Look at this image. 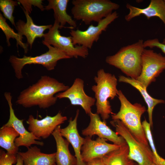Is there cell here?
Wrapping results in <instances>:
<instances>
[{
  "mask_svg": "<svg viewBox=\"0 0 165 165\" xmlns=\"http://www.w3.org/2000/svg\"><path fill=\"white\" fill-rule=\"evenodd\" d=\"M118 17V13L115 11L97 23V25L92 24L85 30L71 29L70 34L73 44L91 49L94 42L97 41L102 32L105 31L108 25Z\"/></svg>",
  "mask_w": 165,
  "mask_h": 165,
  "instance_id": "obj_10",
  "label": "cell"
},
{
  "mask_svg": "<svg viewBox=\"0 0 165 165\" xmlns=\"http://www.w3.org/2000/svg\"><path fill=\"white\" fill-rule=\"evenodd\" d=\"M17 155H11L0 149V165H13L17 162Z\"/></svg>",
  "mask_w": 165,
  "mask_h": 165,
  "instance_id": "obj_29",
  "label": "cell"
},
{
  "mask_svg": "<svg viewBox=\"0 0 165 165\" xmlns=\"http://www.w3.org/2000/svg\"><path fill=\"white\" fill-rule=\"evenodd\" d=\"M86 165H105L102 158H96L86 163Z\"/></svg>",
  "mask_w": 165,
  "mask_h": 165,
  "instance_id": "obj_31",
  "label": "cell"
},
{
  "mask_svg": "<svg viewBox=\"0 0 165 165\" xmlns=\"http://www.w3.org/2000/svg\"><path fill=\"white\" fill-rule=\"evenodd\" d=\"M118 81L120 82L128 83L137 89L141 93L148 106L149 123L151 127H153L152 112L155 106L158 104L164 103L163 99L154 98L148 94L146 88L137 79L120 75L119 76Z\"/></svg>",
  "mask_w": 165,
  "mask_h": 165,
  "instance_id": "obj_21",
  "label": "cell"
},
{
  "mask_svg": "<svg viewBox=\"0 0 165 165\" xmlns=\"http://www.w3.org/2000/svg\"><path fill=\"white\" fill-rule=\"evenodd\" d=\"M144 41L123 46L114 55L107 56L105 61L120 69L128 77L137 79L142 70L141 56L145 49Z\"/></svg>",
  "mask_w": 165,
  "mask_h": 165,
  "instance_id": "obj_2",
  "label": "cell"
},
{
  "mask_svg": "<svg viewBox=\"0 0 165 165\" xmlns=\"http://www.w3.org/2000/svg\"><path fill=\"white\" fill-rule=\"evenodd\" d=\"M162 43L164 44H165V38L163 39Z\"/></svg>",
  "mask_w": 165,
  "mask_h": 165,
  "instance_id": "obj_33",
  "label": "cell"
},
{
  "mask_svg": "<svg viewBox=\"0 0 165 165\" xmlns=\"http://www.w3.org/2000/svg\"><path fill=\"white\" fill-rule=\"evenodd\" d=\"M117 95L121 106L117 113L111 115L112 119L120 120L136 139L149 146L141 120L142 115L146 111L145 107L140 103H131L120 90H118Z\"/></svg>",
  "mask_w": 165,
  "mask_h": 165,
  "instance_id": "obj_3",
  "label": "cell"
},
{
  "mask_svg": "<svg viewBox=\"0 0 165 165\" xmlns=\"http://www.w3.org/2000/svg\"><path fill=\"white\" fill-rule=\"evenodd\" d=\"M60 128L61 125H59L52 134L56 144L55 159L57 165H77L76 158L69 150L70 143L63 138L60 131Z\"/></svg>",
  "mask_w": 165,
  "mask_h": 165,
  "instance_id": "obj_19",
  "label": "cell"
},
{
  "mask_svg": "<svg viewBox=\"0 0 165 165\" xmlns=\"http://www.w3.org/2000/svg\"><path fill=\"white\" fill-rule=\"evenodd\" d=\"M60 28L59 23L55 20L53 25L48 32L45 34L42 43L44 45H52L64 52L70 58L86 57L89 54L88 49L82 46L74 45L71 36L66 37L61 35L59 30Z\"/></svg>",
  "mask_w": 165,
  "mask_h": 165,
  "instance_id": "obj_8",
  "label": "cell"
},
{
  "mask_svg": "<svg viewBox=\"0 0 165 165\" xmlns=\"http://www.w3.org/2000/svg\"><path fill=\"white\" fill-rule=\"evenodd\" d=\"M23 10L26 18V22L19 20L16 23L15 27L17 31L18 34L21 38H23V35L26 37L27 43L31 49L35 39L37 38L43 37L45 35L44 31L47 29H49L52 25H38L35 24L29 14L26 13L24 9Z\"/></svg>",
  "mask_w": 165,
  "mask_h": 165,
  "instance_id": "obj_18",
  "label": "cell"
},
{
  "mask_svg": "<svg viewBox=\"0 0 165 165\" xmlns=\"http://www.w3.org/2000/svg\"><path fill=\"white\" fill-rule=\"evenodd\" d=\"M142 124L153 154V163L156 165H165V159L159 155L155 147L150 123L145 119L142 122Z\"/></svg>",
  "mask_w": 165,
  "mask_h": 165,
  "instance_id": "obj_26",
  "label": "cell"
},
{
  "mask_svg": "<svg viewBox=\"0 0 165 165\" xmlns=\"http://www.w3.org/2000/svg\"><path fill=\"white\" fill-rule=\"evenodd\" d=\"M126 7L129 13L125 16L127 21L141 15L145 16L148 19L153 17L159 18L165 27V2L163 0H151L148 6L144 8H140L127 3Z\"/></svg>",
  "mask_w": 165,
  "mask_h": 165,
  "instance_id": "obj_16",
  "label": "cell"
},
{
  "mask_svg": "<svg viewBox=\"0 0 165 165\" xmlns=\"http://www.w3.org/2000/svg\"><path fill=\"white\" fill-rule=\"evenodd\" d=\"M79 113V110L78 109L74 118L72 119L71 118L68 126L63 128H61L60 131L62 136L65 138L72 145L77 160V165H86V163L82 160L81 152L85 138L79 135L77 128V120Z\"/></svg>",
  "mask_w": 165,
  "mask_h": 165,
  "instance_id": "obj_17",
  "label": "cell"
},
{
  "mask_svg": "<svg viewBox=\"0 0 165 165\" xmlns=\"http://www.w3.org/2000/svg\"><path fill=\"white\" fill-rule=\"evenodd\" d=\"M4 96L6 100L9 107V116L6 126L13 127L17 132L19 136L17 138L15 141L16 145L18 147L24 146L28 148L33 144L42 146L44 143L36 140L41 139L35 136L32 133L27 131L24 124V119H20L16 116L12 106V96L10 93L5 92Z\"/></svg>",
  "mask_w": 165,
  "mask_h": 165,
  "instance_id": "obj_11",
  "label": "cell"
},
{
  "mask_svg": "<svg viewBox=\"0 0 165 165\" xmlns=\"http://www.w3.org/2000/svg\"><path fill=\"white\" fill-rule=\"evenodd\" d=\"M129 148L127 143L107 154L102 159L105 165H134L129 157Z\"/></svg>",
  "mask_w": 165,
  "mask_h": 165,
  "instance_id": "obj_23",
  "label": "cell"
},
{
  "mask_svg": "<svg viewBox=\"0 0 165 165\" xmlns=\"http://www.w3.org/2000/svg\"><path fill=\"white\" fill-rule=\"evenodd\" d=\"M89 116L90 123L86 128L82 130L83 135L91 138L93 136L96 135L98 137L106 139L120 146L127 143L123 137L119 136L107 125L106 121L101 120L98 114L91 112Z\"/></svg>",
  "mask_w": 165,
  "mask_h": 165,
  "instance_id": "obj_14",
  "label": "cell"
},
{
  "mask_svg": "<svg viewBox=\"0 0 165 165\" xmlns=\"http://www.w3.org/2000/svg\"><path fill=\"white\" fill-rule=\"evenodd\" d=\"M17 1L22 4L24 9L28 14L31 13L32 5L37 6L42 11L45 10V7L42 5V0H18Z\"/></svg>",
  "mask_w": 165,
  "mask_h": 165,
  "instance_id": "obj_28",
  "label": "cell"
},
{
  "mask_svg": "<svg viewBox=\"0 0 165 165\" xmlns=\"http://www.w3.org/2000/svg\"><path fill=\"white\" fill-rule=\"evenodd\" d=\"M19 134L13 127L3 125L0 129V146L8 154L16 155L19 148L15 145L16 139Z\"/></svg>",
  "mask_w": 165,
  "mask_h": 165,
  "instance_id": "obj_24",
  "label": "cell"
},
{
  "mask_svg": "<svg viewBox=\"0 0 165 165\" xmlns=\"http://www.w3.org/2000/svg\"><path fill=\"white\" fill-rule=\"evenodd\" d=\"M69 88L56 79L44 75L35 84L21 92L16 103L25 108L38 106L46 109L54 105L57 98L54 95Z\"/></svg>",
  "mask_w": 165,
  "mask_h": 165,
  "instance_id": "obj_1",
  "label": "cell"
},
{
  "mask_svg": "<svg viewBox=\"0 0 165 165\" xmlns=\"http://www.w3.org/2000/svg\"><path fill=\"white\" fill-rule=\"evenodd\" d=\"M164 2H165V0H164Z\"/></svg>",
  "mask_w": 165,
  "mask_h": 165,
  "instance_id": "obj_36",
  "label": "cell"
},
{
  "mask_svg": "<svg viewBox=\"0 0 165 165\" xmlns=\"http://www.w3.org/2000/svg\"><path fill=\"white\" fill-rule=\"evenodd\" d=\"M49 3L45 6V10H53L55 20L60 23L61 28L64 27L66 23H68L72 29L77 26L76 23L70 15L66 12L69 0H48Z\"/></svg>",
  "mask_w": 165,
  "mask_h": 165,
  "instance_id": "obj_22",
  "label": "cell"
},
{
  "mask_svg": "<svg viewBox=\"0 0 165 165\" xmlns=\"http://www.w3.org/2000/svg\"><path fill=\"white\" fill-rule=\"evenodd\" d=\"M143 44L145 48L148 47L151 49L156 47L165 54V44L160 42L157 38L146 40L144 42Z\"/></svg>",
  "mask_w": 165,
  "mask_h": 165,
  "instance_id": "obj_30",
  "label": "cell"
},
{
  "mask_svg": "<svg viewBox=\"0 0 165 165\" xmlns=\"http://www.w3.org/2000/svg\"><path fill=\"white\" fill-rule=\"evenodd\" d=\"M151 165H156L155 164L153 163H152Z\"/></svg>",
  "mask_w": 165,
  "mask_h": 165,
  "instance_id": "obj_35",
  "label": "cell"
},
{
  "mask_svg": "<svg viewBox=\"0 0 165 165\" xmlns=\"http://www.w3.org/2000/svg\"><path fill=\"white\" fill-rule=\"evenodd\" d=\"M0 28L5 34L6 39L8 46H10V44L9 40L10 38L15 39L16 40V46L18 48V46L23 48L25 53H28V44L27 42L24 43L22 41V38L20 35L15 32L10 27L6 21V19L2 14L0 13Z\"/></svg>",
  "mask_w": 165,
  "mask_h": 165,
  "instance_id": "obj_25",
  "label": "cell"
},
{
  "mask_svg": "<svg viewBox=\"0 0 165 165\" xmlns=\"http://www.w3.org/2000/svg\"><path fill=\"white\" fill-rule=\"evenodd\" d=\"M118 135L123 137L129 148V157L138 165H151L153 163V156L149 146L139 141L127 128L119 119L110 121Z\"/></svg>",
  "mask_w": 165,
  "mask_h": 165,
  "instance_id": "obj_7",
  "label": "cell"
},
{
  "mask_svg": "<svg viewBox=\"0 0 165 165\" xmlns=\"http://www.w3.org/2000/svg\"><path fill=\"white\" fill-rule=\"evenodd\" d=\"M49 49L48 51L39 56L35 57L24 56L21 58L11 55L9 61L13 68L15 75L18 79L23 78L22 70L24 66L31 64L43 66L48 71L54 69L57 61L61 59L70 58L61 50L48 44H45Z\"/></svg>",
  "mask_w": 165,
  "mask_h": 165,
  "instance_id": "obj_6",
  "label": "cell"
},
{
  "mask_svg": "<svg viewBox=\"0 0 165 165\" xmlns=\"http://www.w3.org/2000/svg\"><path fill=\"white\" fill-rule=\"evenodd\" d=\"M94 79L96 85L91 89L95 94L96 113L106 121L110 114H114L108 99L113 100L118 96L117 79L114 75L105 72L103 69L98 71Z\"/></svg>",
  "mask_w": 165,
  "mask_h": 165,
  "instance_id": "obj_4",
  "label": "cell"
},
{
  "mask_svg": "<svg viewBox=\"0 0 165 165\" xmlns=\"http://www.w3.org/2000/svg\"><path fill=\"white\" fill-rule=\"evenodd\" d=\"M141 61V72L137 80L147 89L165 70V56L151 49L145 48Z\"/></svg>",
  "mask_w": 165,
  "mask_h": 165,
  "instance_id": "obj_9",
  "label": "cell"
},
{
  "mask_svg": "<svg viewBox=\"0 0 165 165\" xmlns=\"http://www.w3.org/2000/svg\"><path fill=\"white\" fill-rule=\"evenodd\" d=\"M134 165H138L137 163H134Z\"/></svg>",
  "mask_w": 165,
  "mask_h": 165,
  "instance_id": "obj_34",
  "label": "cell"
},
{
  "mask_svg": "<svg viewBox=\"0 0 165 165\" xmlns=\"http://www.w3.org/2000/svg\"><path fill=\"white\" fill-rule=\"evenodd\" d=\"M67 119V117L62 116L59 111L54 116L47 115L40 120L30 115L27 123L28 124L29 131L37 138L45 139L52 134L58 126L64 123Z\"/></svg>",
  "mask_w": 165,
  "mask_h": 165,
  "instance_id": "obj_12",
  "label": "cell"
},
{
  "mask_svg": "<svg viewBox=\"0 0 165 165\" xmlns=\"http://www.w3.org/2000/svg\"><path fill=\"white\" fill-rule=\"evenodd\" d=\"M84 81L76 78L72 86L63 92L59 93L55 96L58 99L67 98L72 105H80L88 115L91 112V107L96 102L95 98L89 96L84 90Z\"/></svg>",
  "mask_w": 165,
  "mask_h": 165,
  "instance_id": "obj_13",
  "label": "cell"
},
{
  "mask_svg": "<svg viewBox=\"0 0 165 165\" xmlns=\"http://www.w3.org/2000/svg\"><path fill=\"white\" fill-rule=\"evenodd\" d=\"M18 4L17 1L12 0H0V8L3 13V16L9 20L12 24L15 27L14 18L13 16L15 6Z\"/></svg>",
  "mask_w": 165,
  "mask_h": 165,
  "instance_id": "obj_27",
  "label": "cell"
},
{
  "mask_svg": "<svg viewBox=\"0 0 165 165\" xmlns=\"http://www.w3.org/2000/svg\"><path fill=\"white\" fill-rule=\"evenodd\" d=\"M24 165H55L56 152L46 154L42 152L36 146H31L25 152H18Z\"/></svg>",
  "mask_w": 165,
  "mask_h": 165,
  "instance_id": "obj_20",
  "label": "cell"
},
{
  "mask_svg": "<svg viewBox=\"0 0 165 165\" xmlns=\"http://www.w3.org/2000/svg\"><path fill=\"white\" fill-rule=\"evenodd\" d=\"M17 162L15 165H24L23 161L21 157L18 154H17Z\"/></svg>",
  "mask_w": 165,
  "mask_h": 165,
  "instance_id": "obj_32",
  "label": "cell"
},
{
  "mask_svg": "<svg viewBox=\"0 0 165 165\" xmlns=\"http://www.w3.org/2000/svg\"><path fill=\"white\" fill-rule=\"evenodd\" d=\"M106 139L99 137L93 140L86 137L81 151L82 160L85 163L96 158H102L110 152L117 149L120 146L107 143Z\"/></svg>",
  "mask_w": 165,
  "mask_h": 165,
  "instance_id": "obj_15",
  "label": "cell"
},
{
  "mask_svg": "<svg viewBox=\"0 0 165 165\" xmlns=\"http://www.w3.org/2000/svg\"><path fill=\"white\" fill-rule=\"evenodd\" d=\"M71 13L73 18L86 25L100 22L118 9L119 5L109 0H73Z\"/></svg>",
  "mask_w": 165,
  "mask_h": 165,
  "instance_id": "obj_5",
  "label": "cell"
}]
</instances>
